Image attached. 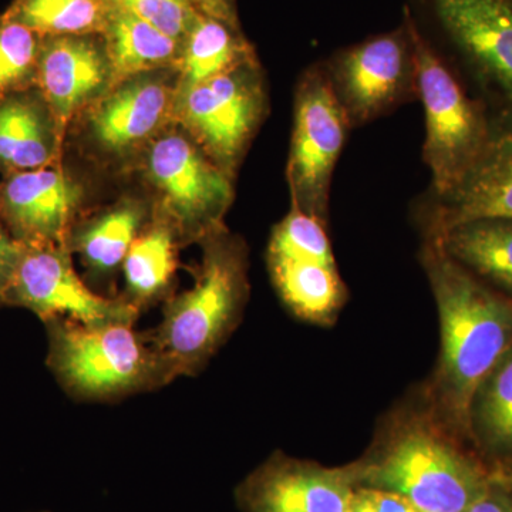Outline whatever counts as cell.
<instances>
[{
    "mask_svg": "<svg viewBox=\"0 0 512 512\" xmlns=\"http://www.w3.org/2000/svg\"><path fill=\"white\" fill-rule=\"evenodd\" d=\"M348 512H424L409 498L379 488L357 487Z\"/></svg>",
    "mask_w": 512,
    "mask_h": 512,
    "instance_id": "f1b7e54d",
    "label": "cell"
},
{
    "mask_svg": "<svg viewBox=\"0 0 512 512\" xmlns=\"http://www.w3.org/2000/svg\"><path fill=\"white\" fill-rule=\"evenodd\" d=\"M437 19L487 82L512 100L511 0H430Z\"/></svg>",
    "mask_w": 512,
    "mask_h": 512,
    "instance_id": "5bb4252c",
    "label": "cell"
},
{
    "mask_svg": "<svg viewBox=\"0 0 512 512\" xmlns=\"http://www.w3.org/2000/svg\"><path fill=\"white\" fill-rule=\"evenodd\" d=\"M110 13L106 0H16L5 15L45 37L106 30Z\"/></svg>",
    "mask_w": 512,
    "mask_h": 512,
    "instance_id": "cb8c5ba5",
    "label": "cell"
},
{
    "mask_svg": "<svg viewBox=\"0 0 512 512\" xmlns=\"http://www.w3.org/2000/svg\"><path fill=\"white\" fill-rule=\"evenodd\" d=\"M328 229L329 225L325 222L292 207L281 224L276 225L269 242L268 255L335 264Z\"/></svg>",
    "mask_w": 512,
    "mask_h": 512,
    "instance_id": "4316f807",
    "label": "cell"
},
{
    "mask_svg": "<svg viewBox=\"0 0 512 512\" xmlns=\"http://www.w3.org/2000/svg\"><path fill=\"white\" fill-rule=\"evenodd\" d=\"M140 225L141 212L136 207L116 208L87 225L74 237L73 245L96 274H109L123 264Z\"/></svg>",
    "mask_w": 512,
    "mask_h": 512,
    "instance_id": "d4e9b609",
    "label": "cell"
},
{
    "mask_svg": "<svg viewBox=\"0 0 512 512\" xmlns=\"http://www.w3.org/2000/svg\"><path fill=\"white\" fill-rule=\"evenodd\" d=\"M20 254H22V245L10 237L9 232L0 225V306Z\"/></svg>",
    "mask_w": 512,
    "mask_h": 512,
    "instance_id": "4dcf8cb0",
    "label": "cell"
},
{
    "mask_svg": "<svg viewBox=\"0 0 512 512\" xmlns=\"http://www.w3.org/2000/svg\"><path fill=\"white\" fill-rule=\"evenodd\" d=\"M39 512H50V511H39Z\"/></svg>",
    "mask_w": 512,
    "mask_h": 512,
    "instance_id": "836d02e7",
    "label": "cell"
},
{
    "mask_svg": "<svg viewBox=\"0 0 512 512\" xmlns=\"http://www.w3.org/2000/svg\"><path fill=\"white\" fill-rule=\"evenodd\" d=\"M268 264L278 295L296 318L320 326L338 319L348 288L336 262L268 255Z\"/></svg>",
    "mask_w": 512,
    "mask_h": 512,
    "instance_id": "2e32d148",
    "label": "cell"
},
{
    "mask_svg": "<svg viewBox=\"0 0 512 512\" xmlns=\"http://www.w3.org/2000/svg\"><path fill=\"white\" fill-rule=\"evenodd\" d=\"M251 60V50L237 28L198 15L185 37L184 76L188 89Z\"/></svg>",
    "mask_w": 512,
    "mask_h": 512,
    "instance_id": "44dd1931",
    "label": "cell"
},
{
    "mask_svg": "<svg viewBox=\"0 0 512 512\" xmlns=\"http://www.w3.org/2000/svg\"><path fill=\"white\" fill-rule=\"evenodd\" d=\"M427 234L470 274L512 299L511 218H477Z\"/></svg>",
    "mask_w": 512,
    "mask_h": 512,
    "instance_id": "e0dca14e",
    "label": "cell"
},
{
    "mask_svg": "<svg viewBox=\"0 0 512 512\" xmlns=\"http://www.w3.org/2000/svg\"><path fill=\"white\" fill-rule=\"evenodd\" d=\"M207 238L197 284L168 299L160 325L148 330L177 379L200 375L238 328L248 301L244 247L221 229Z\"/></svg>",
    "mask_w": 512,
    "mask_h": 512,
    "instance_id": "277c9868",
    "label": "cell"
},
{
    "mask_svg": "<svg viewBox=\"0 0 512 512\" xmlns=\"http://www.w3.org/2000/svg\"><path fill=\"white\" fill-rule=\"evenodd\" d=\"M359 487L353 464L326 467L281 451L235 488L242 512H348Z\"/></svg>",
    "mask_w": 512,
    "mask_h": 512,
    "instance_id": "9c48e42d",
    "label": "cell"
},
{
    "mask_svg": "<svg viewBox=\"0 0 512 512\" xmlns=\"http://www.w3.org/2000/svg\"><path fill=\"white\" fill-rule=\"evenodd\" d=\"M53 134L45 107L22 92L0 100V168L9 174L46 167Z\"/></svg>",
    "mask_w": 512,
    "mask_h": 512,
    "instance_id": "ac0fdd59",
    "label": "cell"
},
{
    "mask_svg": "<svg viewBox=\"0 0 512 512\" xmlns=\"http://www.w3.org/2000/svg\"><path fill=\"white\" fill-rule=\"evenodd\" d=\"M40 42L42 36L22 23L6 15L0 18V100L36 80Z\"/></svg>",
    "mask_w": 512,
    "mask_h": 512,
    "instance_id": "484cf974",
    "label": "cell"
},
{
    "mask_svg": "<svg viewBox=\"0 0 512 512\" xmlns=\"http://www.w3.org/2000/svg\"><path fill=\"white\" fill-rule=\"evenodd\" d=\"M174 234L158 225L138 235L124 259L127 295L124 299L138 312L160 299L171 284L175 271Z\"/></svg>",
    "mask_w": 512,
    "mask_h": 512,
    "instance_id": "ffe728a7",
    "label": "cell"
},
{
    "mask_svg": "<svg viewBox=\"0 0 512 512\" xmlns=\"http://www.w3.org/2000/svg\"><path fill=\"white\" fill-rule=\"evenodd\" d=\"M106 79V62L90 40L79 36H45L37 57L36 83L57 119L70 114Z\"/></svg>",
    "mask_w": 512,
    "mask_h": 512,
    "instance_id": "9a60e30c",
    "label": "cell"
},
{
    "mask_svg": "<svg viewBox=\"0 0 512 512\" xmlns=\"http://www.w3.org/2000/svg\"><path fill=\"white\" fill-rule=\"evenodd\" d=\"M150 171L181 231L194 237L220 231L232 198L224 170L205 160L185 138L170 136L154 144Z\"/></svg>",
    "mask_w": 512,
    "mask_h": 512,
    "instance_id": "30bf717a",
    "label": "cell"
},
{
    "mask_svg": "<svg viewBox=\"0 0 512 512\" xmlns=\"http://www.w3.org/2000/svg\"><path fill=\"white\" fill-rule=\"evenodd\" d=\"M350 128L323 63L309 67L296 89L288 178L292 207L328 225L333 173Z\"/></svg>",
    "mask_w": 512,
    "mask_h": 512,
    "instance_id": "8992f818",
    "label": "cell"
},
{
    "mask_svg": "<svg viewBox=\"0 0 512 512\" xmlns=\"http://www.w3.org/2000/svg\"><path fill=\"white\" fill-rule=\"evenodd\" d=\"M185 2L201 15L222 20V22L237 28L234 0H185Z\"/></svg>",
    "mask_w": 512,
    "mask_h": 512,
    "instance_id": "1f68e13d",
    "label": "cell"
},
{
    "mask_svg": "<svg viewBox=\"0 0 512 512\" xmlns=\"http://www.w3.org/2000/svg\"><path fill=\"white\" fill-rule=\"evenodd\" d=\"M477 218L512 220V110L491 120L490 137L476 163L453 190L436 198L427 231Z\"/></svg>",
    "mask_w": 512,
    "mask_h": 512,
    "instance_id": "4fadbf2b",
    "label": "cell"
},
{
    "mask_svg": "<svg viewBox=\"0 0 512 512\" xmlns=\"http://www.w3.org/2000/svg\"><path fill=\"white\" fill-rule=\"evenodd\" d=\"M436 299L441 349L424 399L451 430L471 439V404L512 346V299L463 268L427 234L421 252Z\"/></svg>",
    "mask_w": 512,
    "mask_h": 512,
    "instance_id": "6da1fadb",
    "label": "cell"
},
{
    "mask_svg": "<svg viewBox=\"0 0 512 512\" xmlns=\"http://www.w3.org/2000/svg\"><path fill=\"white\" fill-rule=\"evenodd\" d=\"M76 205L73 185L47 165L9 174L0 185V218L23 247H66Z\"/></svg>",
    "mask_w": 512,
    "mask_h": 512,
    "instance_id": "7c38bea8",
    "label": "cell"
},
{
    "mask_svg": "<svg viewBox=\"0 0 512 512\" xmlns=\"http://www.w3.org/2000/svg\"><path fill=\"white\" fill-rule=\"evenodd\" d=\"M106 33L111 64L121 76L168 62L177 52V40L126 10L111 8Z\"/></svg>",
    "mask_w": 512,
    "mask_h": 512,
    "instance_id": "603a6c76",
    "label": "cell"
},
{
    "mask_svg": "<svg viewBox=\"0 0 512 512\" xmlns=\"http://www.w3.org/2000/svg\"><path fill=\"white\" fill-rule=\"evenodd\" d=\"M464 512H512V494L497 476L494 484Z\"/></svg>",
    "mask_w": 512,
    "mask_h": 512,
    "instance_id": "f546056e",
    "label": "cell"
},
{
    "mask_svg": "<svg viewBox=\"0 0 512 512\" xmlns=\"http://www.w3.org/2000/svg\"><path fill=\"white\" fill-rule=\"evenodd\" d=\"M352 128L419 99L417 63L406 25L339 50L322 62Z\"/></svg>",
    "mask_w": 512,
    "mask_h": 512,
    "instance_id": "52a82bcc",
    "label": "cell"
},
{
    "mask_svg": "<svg viewBox=\"0 0 512 512\" xmlns=\"http://www.w3.org/2000/svg\"><path fill=\"white\" fill-rule=\"evenodd\" d=\"M46 366L77 402L111 403L173 383V369L136 322L84 325L67 319L43 323Z\"/></svg>",
    "mask_w": 512,
    "mask_h": 512,
    "instance_id": "3957f363",
    "label": "cell"
},
{
    "mask_svg": "<svg viewBox=\"0 0 512 512\" xmlns=\"http://www.w3.org/2000/svg\"><path fill=\"white\" fill-rule=\"evenodd\" d=\"M167 106V93L156 82H137L113 94L94 116L96 136L104 146L126 148L148 136Z\"/></svg>",
    "mask_w": 512,
    "mask_h": 512,
    "instance_id": "d6986e66",
    "label": "cell"
},
{
    "mask_svg": "<svg viewBox=\"0 0 512 512\" xmlns=\"http://www.w3.org/2000/svg\"><path fill=\"white\" fill-rule=\"evenodd\" d=\"M35 313L43 323L74 320L84 325L137 322L140 312L124 298H104L74 272L66 247H23L2 306Z\"/></svg>",
    "mask_w": 512,
    "mask_h": 512,
    "instance_id": "ba28073f",
    "label": "cell"
},
{
    "mask_svg": "<svg viewBox=\"0 0 512 512\" xmlns=\"http://www.w3.org/2000/svg\"><path fill=\"white\" fill-rule=\"evenodd\" d=\"M501 478H503V477H501ZM503 480L505 481V483H510V484H512V474H511V476H510V477H508V478H503Z\"/></svg>",
    "mask_w": 512,
    "mask_h": 512,
    "instance_id": "d6a6232c",
    "label": "cell"
},
{
    "mask_svg": "<svg viewBox=\"0 0 512 512\" xmlns=\"http://www.w3.org/2000/svg\"><path fill=\"white\" fill-rule=\"evenodd\" d=\"M110 8L126 10L180 42L200 13L185 0H106Z\"/></svg>",
    "mask_w": 512,
    "mask_h": 512,
    "instance_id": "83f0119b",
    "label": "cell"
},
{
    "mask_svg": "<svg viewBox=\"0 0 512 512\" xmlns=\"http://www.w3.org/2000/svg\"><path fill=\"white\" fill-rule=\"evenodd\" d=\"M424 396L389 414L355 461L359 487L393 491L424 512H464L497 480Z\"/></svg>",
    "mask_w": 512,
    "mask_h": 512,
    "instance_id": "7a4b0ae2",
    "label": "cell"
},
{
    "mask_svg": "<svg viewBox=\"0 0 512 512\" xmlns=\"http://www.w3.org/2000/svg\"><path fill=\"white\" fill-rule=\"evenodd\" d=\"M470 431L477 446L497 456H512V346L478 387Z\"/></svg>",
    "mask_w": 512,
    "mask_h": 512,
    "instance_id": "7402d4cb",
    "label": "cell"
},
{
    "mask_svg": "<svg viewBox=\"0 0 512 512\" xmlns=\"http://www.w3.org/2000/svg\"><path fill=\"white\" fill-rule=\"evenodd\" d=\"M264 92L251 60L187 90L184 114L225 167L237 163L264 113Z\"/></svg>",
    "mask_w": 512,
    "mask_h": 512,
    "instance_id": "8fae6325",
    "label": "cell"
},
{
    "mask_svg": "<svg viewBox=\"0 0 512 512\" xmlns=\"http://www.w3.org/2000/svg\"><path fill=\"white\" fill-rule=\"evenodd\" d=\"M404 25L412 37L417 63L419 100L426 119L423 161L431 173L434 197L448 194L483 153L491 117L471 99L456 74L421 33L409 8Z\"/></svg>",
    "mask_w": 512,
    "mask_h": 512,
    "instance_id": "5b68a950",
    "label": "cell"
}]
</instances>
